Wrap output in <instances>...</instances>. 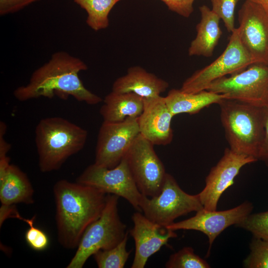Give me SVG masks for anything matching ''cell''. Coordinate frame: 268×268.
Returning a JSON list of instances; mask_svg holds the SVG:
<instances>
[{
    "mask_svg": "<svg viewBox=\"0 0 268 268\" xmlns=\"http://www.w3.org/2000/svg\"><path fill=\"white\" fill-rule=\"evenodd\" d=\"M250 253L244 261L247 268H268V240L253 236Z\"/></svg>",
    "mask_w": 268,
    "mask_h": 268,
    "instance_id": "25",
    "label": "cell"
},
{
    "mask_svg": "<svg viewBox=\"0 0 268 268\" xmlns=\"http://www.w3.org/2000/svg\"><path fill=\"white\" fill-rule=\"evenodd\" d=\"M86 130L62 117L41 119L35 129V142L40 170L44 173L59 169L71 156L84 147Z\"/></svg>",
    "mask_w": 268,
    "mask_h": 268,
    "instance_id": "3",
    "label": "cell"
},
{
    "mask_svg": "<svg viewBox=\"0 0 268 268\" xmlns=\"http://www.w3.org/2000/svg\"><path fill=\"white\" fill-rule=\"evenodd\" d=\"M218 104L229 148L258 160L264 135L263 107L227 99Z\"/></svg>",
    "mask_w": 268,
    "mask_h": 268,
    "instance_id": "4",
    "label": "cell"
},
{
    "mask_svg": "<svg viewBox=\"0 0 268 268\" xmlns=\"http://www.w3.org/2000/svg\"><path fill=\"white\" fill-rule=\"evenodd\" d=\"M144 106L137 118L139 134L154 145H166L173 139L171 120L174 117L164 97L143 98Z\"/></svg>",
    "mask_w": 268,
    "mask_h": 268,
    "instance_id": "16",
    "label": "cell"
},
{
    "mask_svg": "<svg viewBox=\"0 0 268 268\" xmlns=\"http://www.w3.org/2000/svg\"><path fill=\"white\" fill-rule=\"evenodd\" d=\"M34 189L26 174L18 167L10 164L0 175V201L1 204L34 203Z\"/></svg>",
    "mask_w": 268,
    "mask_h": 268,
    "instance_id": "19",
    "label": "cell"
},
{
    "mask_svg": "<svg viewBox=\"0 0 268 268\" xmlns=\"http://www.w3.org/2000/svg\"><path fill=\"white\" fill-rule=\"evenodd\" d=\"M53 193L58 241L66 249L76 248L86 229L101 215L107 194L64 179L55 183Z\"/></svg>",
    "mask_w": 268,
    "mask_h": 268,
    "instance_id": "1",
    "label": "cell"
},
{
    "mask_svg": "<svg viewBox=\"0 0 268 268\" xmlns=\"http://www.w3.org/2000/svg\"><path fill=\"white\" fill-rule=\"evenodd\" d=\"M236 226L249 231L255 237L268 240V211L250 214Z\"/></svg>",
    "mask_w": 268,
    "mask_h": 268,
    "instance_id": "26",
    "label": "cell"
},
{
    "mask_svg": "<svg viewBox=\"0 0 268 268\" xmlns=\"http://www.w3.org/2000/svg\"><path fill=\"white\" fill-rule=\"evenodd\" d=\"M258 161L253 157L237 153L226 148L216 165L205 178V185L198 194L203 208L216 210L223 192L234 183V180L245 165Z\"/></svg>",
    "mask_w": 268,
    "mask_h": 268,
    "instance_id": "14",
    "label": "cell"
},
{
    "mask_svg": "<svg viewBox=\"0 0 268 268\" xmlns=\"http://www.w3.org/2000/svg\"><path fill=\"white\" fill-rule=\"evenodd\" d=\"M134 226L130 234L135 243V255L132 268H143L150 257L177 236L175 231L153 222L140 211L132 217Z\"/></svg>",
    "mask_w": 268,
    "mask_h": 268,
    "instance_id": "15",
    "label": "cell"
},
{
    "mask_svg": "<svg viewBox=\"0 0 268 268\" xmlns=\"http://www.w3.org/2000/svg\"><path fill=\"white\" fill-rule=\"evenodd\" d=\"M254 61L242 44L238 28L231 33L223 52L212 63L196 70L183 83L181 90L197 93L206 90L214 80L240 71Z\"/></svg>",
    "mask_w": 268,
    "mask_h": 268,
    "instance_id": "8",
    "label": "cell"
},
{
    "mask_svg": "<svg viewBox=\"0 0 268 268\" xmlns=\"http://www.w3.org/2000/svg\"><path fill=\"white\" fill-rule=\"evenodd\" d=\"M14 204L3 205L1 204L0 207V227L4 221L9 218H15L18 213V211L15 207Z\"/></svg>",
    "mask_w": 268,
    "mask_h": 268,
    "instance_id": "32",
    "label": "cell"
},
{
    "mask_svg": "<svg viewBox=\"0 0 268 268\" xmlns=\"http://www.w3.org/2000/svg\"><path fill=\"white\" fill-rule=\"evenodd\" d=\"M139 134L137 118L119 122L103 121L98 134L94 163L111 169L117 166Z\"/></svg>",
    "mask_w": 268,
    "mask_h": 268,
    "instance_id": "11",
    "label": "cell"
},
{
    "mask_svg": "<svg viewBox=\"0 0 268 268\" xmlns=\"http://www.w3.org/2000/svg\"><path fill=\"white\" fill-rule=\"evenodd\" d=\"M253 204L248 201L230 209L216 211L204 208L188 219L173 222L166 227L173 231L193 230L202 232L208 237L209 248L207 255L216 238L226 228L242 222L251 213Z\"/></svg>",
    "mask_w": 268,
    "mask_h": 268,
    "instance_id": "13",
    "label": "cell"
},
{
    "mask_svg": "<svg viewBox=\"0 0 268 268\" xmlns=\"http://www.w3.org/2000/svg\"><path fill=\"white\" fill-rule=\"evenodd\" d=\"M167 268H209L204 259L196 255L191 247H185L171 255L165 264Z\"/></svg>",
    "mask_w": 268,
    "mask_h": 268,
    "instance_id": "24",
    "label": "cell"
},
{
    "mask_svg": "<svg viewBox=\"0 0 268 268\" xmlns=\"http://www.w3.org/2000/svg\"><path fill=\"white\" fill-rule=\"evenodd\" d=\"M168 8L178 14L188 18L194 11L193 3L195 0H160Z\"/></svg>",
    "mask_w": 268,
    "mask_h": 268,
    "instance_id": "29",
    "label": "cell"
},
{
    "mask_svg": "<svg viewBox=\"0 0 268 268\" xmlns=\"http://www.w3.org/2000/svg\"><path fill=\"white\" fill-rule=\"evenodd\" d=\"M260 4L268 11V0H252Z\"/></svg>",
    "mask_w": 268,
    "mask_h": 268,
    "instance_id": "33",
    "label": "cell"
},
{
    "mask_svg": "<svg viewBox=\"0 0 268 268\" xmlns=\"http://www.w3.org/2000/svg\"><path fill=\"white\" fill-rule=\"evenodd\" d=\"M33 218L28 224L29 228L25 233V239L27 245L33 250L42 251L46 250L49 245L47 234L42 229L34 226Z\"/></svg>",
    "mask_w": 268,
    "mask_h": 268,
    "instance_id": "28",
    "label": "cell"
},
{
    "mask_svg": "<svg viewBox=\"0 0 268 268\" xmlns=\"http://www.w3.org/2000/svg\"><path fill=\"white\" fill-rule=\"evenodd\" d=\"M119 197L108 194L100 216L86 229L67 268H82L88 258L100 250L117 245L128 233L118 211Z\"/></svg>",
    "mask_w": 268,
    "mask_h": 268,
    "instance_id": "5",
    "label": "cell"
},
{
    "mask_svg": "<svg viewBox=\"0 0 268 268\" xmlns=\"http://www.w3.org/2000/svg\"><path fill=\"white\" fill-rule=\"evenodd\" d=\"M100 113L104 121L119 122L128 117L138 118L143 109V98L133 93L111 91L103 100Z\"/></svg>",
    "mask_w": 268,
    "mask_h": 268,
    "instance_id": "20",
    "label": "cell"
},
{
    "mask_svg": "<svg viewBox=\"0 0 268 268\" xmlns=\"http://www.w3.org/2000/svg\"><path fill=\"white\" fill-rule=\"evenodd\" d=\"M76 182L96 188L107 194L122 197L141 211L140 203L143 195L138 189L125 158L111 169L94 163L83 171Z\"/></svg>",
    "mask_w": 268,
    "mask_h": 268,
    "instance_id": "10",
    "label": "cell"
},
{
    "mask_svg": "<svg viewBox=\"0 0 268 268\" xmlns=\"http://www.w3.org/2000/svg\"><path fill=\"white\" fill-rule=\"evenodd\" d=\"M164 98L169 110L174 116L182 113L195 114L211 104H218L225 99V96L207 90L187 93L180 89H172Z\"/></svg>",
    "mask_w": 268,
    "mask_h": 268,
    "instance_id": "21",
    "label": "cell"
},
{
    "mask_svg": "<svg viewBox=\"0 0 268 268\" xmlns=\"http://www.w3.org/2000/svg\"><path fill=\"white\" fill-rule=\"evenodd\" d=\"M239 37L255 63L268 65V11L246 0L238 12Z\"/></svg>",
    "mask_w": 268,
    "mask_h": 268,
    "instance_id": "12",
    "label": "cell"
},
{
    "mask_svg": "<svg viewBox=\"0 0 268 268\" xmlns=\"http://www.w3.org/2000/svg\"><path fill=\"white\" fill-rule=\"evenodd\" d=\"M169 87V83L154 74L147 72L140 66L130 67L126 74L118 78L113 83L112 91L133 92L143 98L160 95Z\"/></svg>",
    "mask_w": 268,
    "mask_h": 268,
    "instance_id": "17",
    "label": "cell"
},
{
    "mask_svg": "<svg viewBox=\"0 0 268 268\" xmlns=\"http://www.w3.org/2000/svg\"><path fill=\"white\" fill-rule=\"evenodd\" d=\"M240 0H210L211 10L223 21L229 32L232 33L235 27V10Z\"/></svg>",
    "mask_w": 268,
    "mask_h": 268,
    "instance_id": "27",
    "label": "cell"
},
{
    "mask_svg": "<svg viewBox=\"0 0 268 268\" xmlns=\"http://www.w3.org/2000/svg\"><path fill=\"white\" fill-rule=\"evenodd\" d=\"M124 158L140 193L148 197L158 195L167 173L154 144L139 134Z\"/></svg>",
    "mask_w": 268,
    "mask_h": 268,
    "instance_id": "9",
    "label": "cell"
},
{
    "mask_svg": "<svg viewBox=\"0 0 268 268\" xmlns=\"http://www.w3.org/2000/svg\"><path fill=\"white\" fill-rule=\"evenodd\" d=\"M264 135L258 155V160L268 166V105L263 107Z\"/></svg>",
    "mask_w": 268,
    "mask_h": 268,
    "instance_id": "31",
    "label": "cell"
},
{
    "mask_svg": "<svg viewBox=\"0 0 268 268\" xmlns=\"http://www.w3.org/2000/svg\"><path fill=\"white\" fill-rule=\"evenodd\" d=\"M87 68L79 58L64 51L57 52L33 72L26 85L15 89L13 95L20 101L58 95L62 98L71 96L89 105L99 104L103 100L85 88L79 76L80 71Z\"/></svg>",
    "mask_w": 268,
    "mask_h": 268,
    "instance_id": "2",
    "label": "cell"
},
{
    "mask_svg": "<svg viewBox=\"0 0 268 268\" xmlns=\"http://www.w3.org/2000/svg\"><path fill=\"white\" fill-rule=\"evenodd\" d=\"M128 233L114 247L105 250H100L93 255L99 268H123L130 255L127 250Z\"/></svg>",
    "mask_w": 268,
    "mask_h": 268,
    "instance_id": "23",
    "label": "cell"
},
{
    "mask_svg": "<svg viewBox=\"0 0 268 268\" xmlns=\"http://www.w3.org/2000/svg\"><path fill=\"white\" fill-rule=\"evenodd\" d=\"M199 9L201 20L196 26L197 35L190 44L188 54L190 56L210 57L222 34L220 19L205 5L201 6Z\"/></svg>",
    "mask_w": 268,
    "mask_h": 268,
    "instance_id": "18",
    "label": "cell"
},
{
    "mask_svg": "<svg viewBox=\"0 0 268 268\" xmlns=\"http://www.w3.org/2000/svg\"><path fill=\"white\" fill-rule=\"evenodd\" d=\"M39 0H0V14L14 13Z\"/></svg>",
    "mask_w": 268,
    "mask_h": 268,
    "instance_id": "30",
    "label": "cell"
},
{
    "mask_svg": "<svg viewBox=\"0 0 268 268\" xmlns=\"http://www.w3.org/2000/svg\"><path fill=\"white\" fill-rule=\"evenodd\" d=\"M203 208L199 194L184 192L167 173L160 193L150 198L143 195L140 203V210L147 218L165 227L177 218Z\"/></svg>",
    "mask_w": 268,
    "mask_h": 268,
    "instance_id": "6",
    "label": "cell"
},
{
    "mask_svg": "<svg viewBox=\"0 0 268 268\" xmlns=\"http://www.w3.org/2000/svg\"><path fill=\"white\" fill-rule=\"evenodd\" d=\"M235 100L263 107L268 105V65L254 63L244 69L213 81L206 89Z\"/></svg>",
    "mask_w": 268,
    "mask_h": 268,
    "instance_id": "7",
    "label": "cell"
},
{
    "mask_svg": "<svg viewBox=\"0 0 268 268\" xmlns=\"http://www.w3.org/2000/svg\"><path fill=\"white\" fill-rule=\"evenodd\" d=\"M121 0H73L87 13L86 22L94 31L104 29L109 25V14Z\"/></svg>",
    "mask_w": 268,
    "mask_h": 268,
    "instance_id": "22",
    "label": "cell"
}]
</instances>
